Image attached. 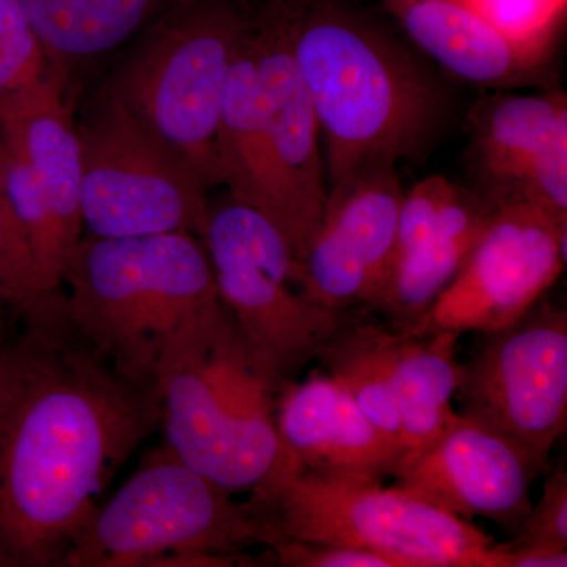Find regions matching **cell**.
Masks as SVG:
<instances>
[{"label": "cell", "mask_w": 567, "mask_h": 567, "mask_svg": "<svg viewBox=\"0 0 567 567\" xmlns=\"http://www.w3.org/2000/svg\"><path fill=\"white\" fill-rule=\"evenodd\" d=\"M566 237L567 223L535 205H498L461 270L402 334H491L517 322L565 271Z\"/></svg>", "instance_id": "9"}, {"label": "cell", "mask_w": 567, "mask_h": 567, "mask_svg": "<svg viewBox=\"0 0 567 567\" xmlns=\"http://www.w3.org/2000/svg\"><path fill=\"white\" fill-rule=\"evenodd\" d=\"M268 548L270 559L284 567H394L385 557L338 544L281 539Z\"/></svg>", "instance_id": "28"}, {"label": "cell", "mask_w": 567, "mask_h": 567, "mask_svg": "<svg viewBox=\"0 0 567 567\" xmlns=\"http://www.w3.org/2000/svg\"><path fill=\"white\" fill-rule=\"evenodd\" d=\"M494 210L480 193L458 186L429 229L395 246L390 275L369 312H380L398 333L415 327L461 270Z\"/></svg>", "instance_id": "17"}, {"label": "cell", "mask_w": 567, "mask_h": 567, "mask_svg": "<svg viewBox=\"0 0 567 567\" xmlns=\"http://www.w3.org/2000/svg\"><path fill=\"white\" fill-rule=\"evenodd\" d=\"M565 128V93L498 95L477 103L472 130L477 169L486 182L481 196L494 207L516 203L537 156Z\"/></svg>", "instance_id": "20"}, {"label": "cell", "mask_w": 567, "mask_h": 567, "mask_svg": "<svg viewBox=\"0 0 567 567\" xmlns=\"http://www.w3.org/2000/svg\"><path fill=\"white\" fill-rule=\"evenodd\" d=\"M251 35L252 31L238 51L224 85L216 156L221 185L226 186L229 196L268 219L271 210L270 167L265 151Z\"/></svg>", "instance_id": "23"}, {"label": "cell", "mask_w": 567, "mask_h": 567, "mask_svg": "<svg viewBox=\"0 0 567 567\" xmlns=\"http://www.w3.org/2000/svg\"><path fill=\"white\" fill-rule=\"evenodd\" d=\"M81 212L87 234L203 237L208 189L132 112L100 91L76 123Z\"/></svg>", "instance_id": "8"}, {"label": "cell", "mask_w": 567, "mask_h": 567, "mask_svg": "<svg viewBox=\"0 0 567 567\" xmlns=\"http://www.w3.org/2000/svg\"><path fill=\"white\" fill-rule=\"evenodd\" d=\"M395 342L398 331L390 324L377 322L369 312L354 311L328 339L317 361L404 456V435L395 401Z\"/></svg>", "instance_id": "22"}, {"label": "cell", "mask_w": 567, "mask_h": 567, "mask_svg": "<svg viewBox=\"0 0 567 567\" xmlns=\"http://www.w3.org/2000/svg\"><path fill=\"white\" fill-rule=\"evenodd\" d=\"M155 386L164 447L173 456L233 494L262 487V473L208 385L185 327L164 349Z\"/></svg>", "instance_id": "14"}, {"label": "cell", "mask_w": 567, "mask_h": 567, "mask_svg": "<svg viewBox=\"0 0 567 567\" xmlns=\"http://www.w3.org/2000/svg\"><path fill=\"white\" fill-rule=\"evenodd\" d=\"M499 567H566L567 548L506 547L498 543Z\"/></svg>", "instance_id": "29"}, {"label": "cell", "mask_w": 567, "mask_h": 567, "mask_svg": "<svg viewBox=\"0 0 567 567\" xmlns=\"http://www.w3.org/2000/svg\"><path fill=\"white\" fill-rule=\"evenodd\" d=\"M410 39L440 65L475 84L528 80L547 55L507 39L462 0H386Z\"/></svg>", "instance_id": "18"}, {"label": "cell", "mask_w": 567, "mask_h": 567, "mask_svg": "<svg viewBox=\"0 0 567 567\" xmlns=\"http://www.w3.org/2000/svg\"><path fill=\"white\" fill-rule=\"evenodd\" d=\"M167 2L20 0V6L51 76L70 102L71 85L80 74L136 39Z\"/></svg>", "instance_id": "19"}, {"label": "cell", "mask_w": 567, "mask_h": 567, "mask_svg": "<svg viewBox=\"0 0 567 567\" xmlns=\"http://www.w3.org/2000/svg\"><path fill=\"white\" fill-rule=\"evenodd\" d=\"M0 303L21 317L25 327L69 328L65 295L41 284L31 246L11 207L0 169Z\"/></svg>", "instance_id": "24"}, {"label": "cell", "mask_w": 567, "mask_h": 567, "mask_svg": "<svg viewBox=\"0 0 567 567\" xmlns=\"http://www.w3.org/2000/svg\"><path fill=\"white\" fill-rule=\"evenodd\" d=\"M9 346H7L6 341H3L2 317H0V416H2L3 402H6L7 385H9Z\"/></svg>", "instance_id": "30"}, {"label": "cell", "mask_w": 567, "mask_h": 567, "mask_svg": "<svg viewBox=\"0 0 567 567\" xmlns=\"http://www.w3.org/2000/svg\"><path fill=\"white\" fill-rule=\"evenodd\" d=\"M62 281L74 333L141 386H155L177 331L221 301L204 241L189 233L82 235Z\"/></svg>", "instance_id": "3"}, {"label": "cell", "mask_w": 567, "mask_h": 567, "mask_svg": "<svg viewBox=\"0 0 567 567\" xmlns=\"http://www.w3.org/2000/svg\"><path fill=\"white\" fill-rule=\"evenodd\" d=\"M461 413L548 461L567 425V312L544 297L462 364Z\"/></svg>", "instance_id": "10"}, {"label": "cell", "mask_w": 567, "mask_h": 567, "mask_svg": "<svg viewBox=\"0 0 567 567\" xmlns=\"http://www.w3.org/2000/svg\"><path fill=\"white\" fill-rule=\"evenodd\" d=\"M50 78L20 0H0V99L28 91Z\"/></svg>", "instance_id": "25"}, {"label": "cell", "mask_w": 567, "mask_h": 567, "mask_svg": "<svg viewBox=\"0 0 567 567\" xmlns=\"http://www.w3.org/2000/svg\"><path fill=\"white\" fill-rule=\"evenodd\" d=\"M0 141L31 167L66 267L84 230L81 145L71 103L54 78L0 99Z\"/></svg>", "instance_id": "16"}, {"label": "cell", "mask_w": 567, "mask_h": 567, "mask_svg": "<svg viewBox=\"0 0 567 567\" xmlns=\"http://www.w3.org/2000/svg\"><path fill=\"white\" fill-rule=\"evenodd\" d=\"M458 338L454 333H398L395 401L404 435V456L399 466L432 445L456 420L458 412L453 401L462 369L457 360Z\"/></svg>", "instance_id": "21"}, {"label": "cell", "mask_w": 567, "mask_h": 567, "mask_svg": "<svg viewBox=\"0 0 567 567\" xmlns=\"http://www.w3.org/2000/svg\"><path fill=\"white\" fill-rule=\"evenodd\" d=\"M275 423L284 453L301 470L383 481L401 462L402 454L328 374L284 383Z\"/></svg>", "instance_id": "15"}, {"label": "cell", "mask_w": 567, "mask_h": 567, "mask_svg": "<svg viewBox=\"0 0 567 567\" xmlns=\"http://www.w3.org/2000/svg\"><path fill=\"white\" fill-rule=\"evenodd\" d=\"M264 503L282 539L363 548L394 567H499L494 537L375 477L300 468Z\"/></svg>", "instance_id": "6"}, {"label": "cell", "mask_w": 567, "mask_h": 567, "mask_svg": "<svg viewBox=\"0 0 567 567\" xmlns=\"http://www.w3.org/2000/svg\"><path fill=\"white\" fill-rule=\"evenodd\" d=\"M270 2L327 141L331 188L423 151L445 104L409 52L333 0Z\"/></svg>", "instance_id": "2"}, {"label": "cell", "mask_w": 567, "mask_h": 567, "mask_svg": "<svg viewBox=\"0 0 567 567\" xmlns=\"http://www.w3.org/2000/svg\"><path fill=\"white\" fill-rule=\"evenodd\" d=\"M507 39L548 54L551 35L565 17L567 0H462Z\"/></svg>", "instance_id": "26"}, {"label": "cell", "mask_w": 567, "mask_h": 567, "mask_svg": "<svg viewBox=\"0 0 567 567\" xmlns=\"http://www.w3.org/2000/svg\"><path fill=\"white\" fill-rule=\"evenodd\" d=\"M514 539L506 547L567 548V473L557 470L547 477L543 495L532 505Z\"/></svg>", "instance_id": "27"}, {"label": "cell", "mask_w": 567, "mask_h": 567, "mask_svg": "<svg viewBox=\"0 0 567 567\" xmlns=\"http://www.w3.org/2000/svg\"><path fill=\"white\" fill-rule=\"evenodd\" d=\"M234 495L162 446L96 509L62 566L260 565L241 551L282 539L275 513L256 496Z\"/></svg>", "instance_id": "4"}, {"label": "cell", "mask_w": 567, "mask_h": 567, "mask_svg": "<svg viewBox=\"0 0 567 567\" xmlns=\"http://www.w3.org/2000/svg\"><path fill=\"white\" fill-rule=\"evenodd\" d=\"M265 151L271 181L268 221L300 262L322 221L328 192L320 156V123L286 29L270 0L254 14L251 35Z\"/></svg>", "instance_id": "11"}, {"label": "cell", "mask_w": 567, "mask_h": 567, "mask_svg": "<svg viewBox=\"0 0 567 567\" xmlns=\"http://www.w3.org/2000/svg\"><path fill=\"white\" fill-rule=\"evenodd\" d=\"M548 461L513 436L457 413L432 445L399 466L393 484L453 516L481 517L516 533Z\"/></svg>", "instance_id": "13"}, {"label": "cell", "mask_w": 567, "mask_h": 567, "mask_svg": "<svg viewBox=\"0 0 567 567\" xmlns=\"http://www.w3.org/2000/svg\"><path fill=\"white\" fill-rule=\"evenodd\" d=\"M9 354L0 567L62 566L111 477L162 424L158 391L118 374L71 327H25Z\"/></svg>", "instance_id": "1"}, {"label": "cell", "mask_w": 567, "mask_h": 567, "mask_svg": "<svg viewBox=\"0 0 567 567\" xmlns=\"http://www.w3.org/2000/svg\"><path fill=\"white\" fill-rule=\"evenodd\" d=\"M252 25L238 0H169L102 89L207 189L221 185L216 134L224 85Z\"/></svg>", "instance_id": "5"}, {"label": "cell", "mask_w": 567, "mask_h": 567, "mask_svg": "<svg viewBox=\"0 0 567 567\" xmlns=\"http://www.w3.org/2000/svg\"><path fill=\"white\" fill-rule=\"evenodd\" d=\"M200 240L219 300L276 394L317 360L352 312L328 311L305 298L293 284V256L286 238L262 213L230 196L208 205Z\"/></svg>", "instance_id": "7"}, {"label": "cell", "mask_w": 567, "mask_h": 567, "mask_svg": "<svg viewBox=\"0 0 567 567\" xmlns=\"http://www.w3.org/2000/svg\"><path fill=\"white\" fill-rule=\"evenodd\" d=\"M404 196L391 164L331 188L322 221L293 267L301 295L328 311H371L393 264Z\"/></svg>", "instance_id": "12"}]
</instances>
